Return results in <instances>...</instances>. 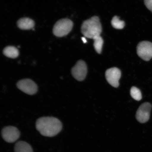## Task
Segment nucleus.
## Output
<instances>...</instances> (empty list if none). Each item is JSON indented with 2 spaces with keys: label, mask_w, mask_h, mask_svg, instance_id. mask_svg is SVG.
<instances>
[{
  "label": "nucleus",
  "mask_w": 152,
  "mask_h": 152,
  "mask_svg": "<svg viewBox=\"0 0 152 152\" xmlns=\"http://www.w3.org/2000/svg\"><path fill=\"white\" fill-rule=\"evenodd\" d=\"M130 94L132 97L134 99L140 101L141 100L142 95L140 90L135 87H132L131 89Z\"/></svg>",
  "instance_id": "15"
},
{
  "label": "nucleus",
  "mask_w": 152,
  "mask_h": 152,
  "mask_svg": "<svg viewBox=\"0 0 152 152\" xmlns=\"http://www.w3.org/2000/svg\"><path fill=\"white\" fill-rule=\"evenodd\" d=\"M121 76L120 70L116 67L110 68L105 72L106 80L112 86L116 88L119 86V81Z\"/></svg>",
  "instance_id": "9"
},
{
  "label": "nucleus",
  "mask_w": 152,
  "mask_h": 152,
  "mask_svg": "<svg viewBox=\"0 0 152 152\" xmlns=\"http://www.w3.org/2000/svg\"><path fill=\"white\" fill-rule=\"evenodd\" d=\"M87 72L86 63L83 60H79L72 68L71 73L72 76L77 81H82L86 77Z\"/></svg>",
  "instance_id": "7"
},
{
  "label": "nucleus",
  "mask_w": 152,
  "mask_h": 152,
  "mask_svg": "<svg viewBox=\"0 0 152 152\" xmlns=\"http://www.w3.org/2000/svg\"><path fill=\"white\" fill-rule=\"evenodd\" d=\"M20 131L16 127L7 126L4 127L1 131V136L5 141L12 143L20 137Z\"/></svg>",
  "instance_id": "6"
},
{
  "label": "nucleus",
  "mask_w": 152,
  "mask_h": 152,
  "mask_svg": "<svg viewBox=\"0 0 152 152\" xmlns=\"http://www.w3.org/2000/svg\"><path fill=\"white\" fill-rule=\"evenodd\" d=\"M73 25V22L69 19H63L59 20L53 27V34L57 37H64L71 31Z\"/></svg>",
  "instance_id": "3"
},
{
  "label": "nucleus",
  "mask_w": 152,
  "mask_h": 152,
  "mask_svg": "<svg viewBox=\"0 0 152 152\" xmlns=\"http://www.w3.org/2000/svg\"><path fill=\"white\" fill-rule=\"evenodd\" d=\"M144 3L147 8L152 12V0H144Z\"/></svg>",
  "instance_id": "16"
},
{
  "label": "nucleus",
  "mask_w": 152,
  "mask_h": 152,
  "mask_svg": "<svg viewBox=\"0 0 152 152\" xmlns=\"http://www.w3.org/2000/svg\"><path fill=\"white\" fill-rule=\"evenodd\" d=\"M82 39L83 41V43H86L87 42V40L86 38L84 37H82Z\"/></svg>",
  "instance_id": "17"
},
{
  "label": "nucleus",
  "mask_w": 152,
  "mask_h": 152,
  "mask_svg": "<svg viewBox=\"0 0 152 152\" xmlns=\"http://www.w3.org/2000/svg\"><path fill=\"white\" fill-rule=\"evenodd\" d=\"M3 53L6 56L12 58H17L19 54L18 49L13 46H8L5 48L4 49Z\"/></svg>",
  "instance_id": "12"
},
{
  "label": "nucleus",
  "mask_w": 152,
  "mask_h": 152,
  "mask_svg": "<svg viewBox=\"0 0 152 152\" xmlns=\"http://www.w3.org/2000/svg\"><path fill=\"white\" fill-rule=\"evenodd\" d=\"M36 128L43 136L52 137L56 135L61 131L62 124L56 118L47 117L40 118L36 124Z\"/></svg>",
  "instance_id": "1"
},
{
  "label": "nucleus",
  "mask_w": 152,
  "mask_h": 152,
  "mask_svg": "<svg viewBox=\"0 0 152 152\" xmlns=\"http://www.w3.org/2000/svg\"><path fill=\"white\" fill-rule=\"evenodd\" d=\"M17 86L23 92L30 95L35 94L38 90L37 85L30 79L21 80L17 83Z\"/></svg>",
  "instance_id": "5"
},
{
  "label": "nucleus",
  "mask_w": 152,
  "mask_h": 152,
  "mask_svg": "<svg viewBox=\"0 0 152 152\" xmlns=\"http://www.w3.org/2000/svg\"><path fill=\"white\" fill-rule=\"evenodd\" d=\"M137 52L140 58L145 61H149L152 58V43L143 41L139 43Z\"/></svg>",
  "instance_id": "4"
},
{
  "label": "nucleus",
  "mask_w": 152,
  "mask_h": 152,
  "mask_svg": "<svg viewBox=\"0 0 152 152\" xmlns=\"http://www.w3.org/2000/svg\"><path fill=\"white\" fill-rule=\"evenodd\" d=\"M81 29L85 37L89 39H93L100 36L102 28L99 18L94 16L85 21L82 25Z\"/></svg>",
  "instance_id": "2"
},
{
  "label": "nucleus",
  "mask_w": 152,
  "mask_h": 152,
  "mask_svg": "<svg viewBox=\"0 0 152 152\" xmlns=\"http://www.w3.org/2000/svg\"><path fill=\"white\" fill-rule=\"evenodd\" d=\"M15 152H33L30 144L24 141H19L15 146Z\"/></svg>",
  "instance_id": "11"
},
{
  "label": "nucleus",
  "mask_w": 152,
  "mask_h": 152,
  "mask_svg": "<svg viewBox=\"0 0 152 152\" xmlns=\"http://www.w3.org/2000/svg\"><path fill=\"white\" fill-rule=\"evenodd\" d=\"M111 23L114 28L117 29H123L125 25L124 22L120 20L117 16L113 17L111 20Z\"/></svg>",
  "instance_id": "14"
},
{
  "label": "nucleus",
  "mask_w": 152,
  "mask_h": 152,
  "mask_svg": "<svg viewBox=\"0 0 152 152\" xmlns=\"http://www.w3.org/2000/svg\"><path fill=\"white\" fill-rule=\"evenodd\" d=\"M151 107L149 102H145L140 106L136 114V118L139 122L144 123L149 120Z\"/></svg>",
  "instance_id": "8"
},
{
  "label": "nucleus",
  "mask_w": 152,
  "mask_h": 152,
  "mask_svg": "<svg viewBox=\"0 0 152 152\" xmlns=\"http://www.w3.org/2000/svg\"><path fill=\"white\" fill-rule=\"evenodd\" d=\"M18 26L22 30H30L33 28L35 23L31 19L28 18H21L18 22Z\"/></svg>",
  "instance_id": "10"
},
{
  "label": "nucleus",
  "mask_w": 152,
  "mask_h": 152,
  "mask_svg": "<svg viewBox=\"0 0 152 152\" xmlns=\"http://www.w3.org/2000/svg\"><path fill=\"white\" fill-rule=\"evenodd\" d=\"M94 40V46L95 50L98 54H101L104 43L103 39L100 35L93 39Z\"/></svg>",
  "instance_id": "13"
}]
</instances>
